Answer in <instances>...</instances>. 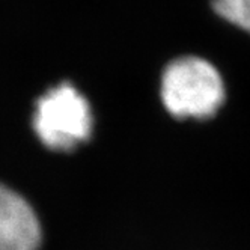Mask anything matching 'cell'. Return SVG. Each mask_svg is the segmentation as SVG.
Wrapping results in <instances>:
<instances>
[{
	"label": "cell",
	"mask_w": 250,
	"mask_h": 250,
	"mask_svg": "<svg viewBox=\"0 0 250 250\" xmlns=\"http://www.w3.org/2000/svg\"><path fill=\"white\" fill-rule=\"evenodd\" d=\"M42 228L32 205L0 183V250H41Z\"/></svg>",
	"instance_id": "obj_3"
},
{
	"label": "cell",
	"mask_w": 250,
	"mask_h": 250,
	"mask_svg": "<svg viewBox=\"0 0 250 250\" xmlns=\"http://www.w3.org/2000/svg\"><path fill=\"white\" fill-rule=\"evenodd\" d=\"M162 100L176 119H209L226 100L223 77L211 62L183 56L167 63L162 76Z\"/></svg>",
	"instance_id": "obj_1"
},
{
	"label": "cell",
	"mask_w": 250,
	"mask_h": 250,
	"mask_svg": "<svg viewBox=\"0 0 250 250\" xmlns=\"http://www.w3.org/2000/svg\"><path fill=\"white\" fill-rule=\"evenodd\" d=\"M211 6L220 19L250 33V0H211Z\"/></svg>",
	"instance_id": "obj_4"
},
{
	"label": "cell",
	"mask_w": 250,
	"mask_h": 250,
	"mask_svg": "<svg viewBox=\"0 0 250 250\" xmlns=\"http://www.w3.org/2000/svg\"><path fill=\"white\" fill-rule=\"evenodd\" d=\"M32 127L41 144L50 151H74L92 136L91 104L71 83H59L38 98Z\"/></svg>",
	"instance_id": "obj_2"
}]
</instances>
